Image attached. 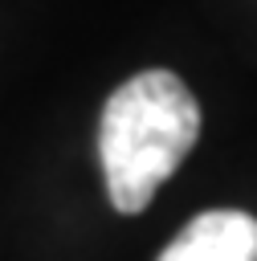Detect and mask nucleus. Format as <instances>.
Returning <instances> with one entry per match:
<instances>
[{"instance_id":"1","label":"nucleus","mask_w":257,"mask_h":261,"mask_svg":"<svg viewBox=\"0 0 257 261\" xmlns=\"http://www.w3.org/2000/svg\"><path fill=\"white\" fill-rule=\"evenodd\" d=\"M200 135V106L192 90L167 73H135L106 98L98 155L106 171V192L118 212H143L159 184L184 163Z\"/></svg>"},{"instance_id":"2","label":"nucleus","mask_w":257,"mask_h":261,"mask_svg":"<svg viewBox=\"0 0 257 261\" xmlns=\"http://www.w3.org/2000/svg\"><path fill=\"white\" fill-rule=\"evenodd\" d=\"M159 261H257V220L249 212H200Z\"/></svg>"}]
</instances>
